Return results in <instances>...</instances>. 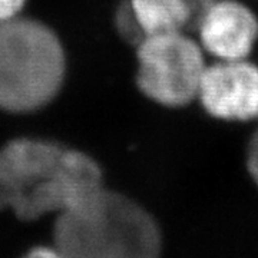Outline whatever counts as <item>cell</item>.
I'll use <instances>...</instances> for the list:
<instances>
[{
    "label": "cell",
    "mask_w": 258,
    "mask_h": 258,
    "mask_svg": "<svg viewBox=\"0 0 258 258\" xmlns=\"http://www.w3.org/2000/svg\"><path fill=\"white\" fill-rule=\"evenodd\" d=\"M23 258H64L63 254L53 247H35L28 251Z\"/></svg>",
    "instance_id": "11"
},
{
    "label": "cell",
    "mask_w": 258,
    "mask_h": 258,
    "mask_svg": "<svg viewBox=\"0 0 258 258\" xmlns=\"http://www.w3.org/2000/svg\"><path fill=\"white\" fill-rule=\"evenodd\" d=\"M135 56L137 86L148 101L171 111L197 102L210 59L189 30L142 37Z\"/></svg>",
    "instance_id": "4"
},
{
    "label": "cell",
    "mask_w": 258,
    "mask_h": 258,
    "mask_svg": "<svg viewBox=\"0 0 258 258\" xmlns=\"http://www.w3.org/2000/svg\"><path fill=\"white\" fill-rule=\"evenodd\" d=\"M245 169L252 182L258 186V120L245 148Z\"/></svg>",
    "instance_id": "9"
},
{
    "label": "cell",
    "mask_w": 258,
    "mask_h": 258,
    "mask_svg": "<svg viewBox=\"0 0 258 258\" xmlns=\"http://www.w3.org/2000/svg\"><path fill=\"white\" fill-rule=\"evenodd\" d=\"M105 188L99 164L52 141L19 138L0 148V211L35 221L81 205Z\"/></svg>",
    "instance_id": "1"
},
{
    "label": "cell",
    "mask_w": 258,
    "mask_h": 258,
    "mask_svg": "<svg viewBox=\"0 0 258 258\" xmlns=\"http://www.w3.org/2000/svg\"><path fill=\"white\" fill-rule=\"evenodd\" d=\"M115 26L120 36L123 37L128 43L135 47L138 45V42L142 39V33L139 30L138 25L135 22V18L132 15V12L129 9L128 2L125 0L123 3H120L115 13Z\"/></svg>",
    "instance_id": "8"
},
{
    "label": "cell",
    "mask_w": 258,
    "mask_h": 258,
    "mask_svg": "<svg viewBox=\"0 0 258 258\" xmlns=\"http://www.w3.org/2000/svg\"><path fill=\"white\" fill-rule=\"evenodd\" d=\"M205 115L224 123L258 120V63L248 59L208 60L197 102Z\"/></svg>",
    "instance_id": "5"
},
{
    "label": "cell",
    "mask_w": 258,
    "mask_h": 258,
    "mask_svg": "<svg viewBox=\"0 0 258 258\" xmlns=\"http://www.w3.org/2000/svg\"><path fill=\"white\" fill-rule=\"evenodd\" d=\"M192 29L210 60L248 59L258 46V15L242 0H212Z\"/></svg>",
    "instance_id": "6"
},
{
    "label": "cell",
    "mask_w": 258,
    "mask_h": 258,
    "mask_svg": "<svg viewBox=\"0 0 258 258\" xmlns=\"http://www.w3.org/2000/svg\"><path fill=\"white\" fill-rule=\"evenodd\" d=\"M142 37L189 30L194 13L188 0H126Z\"/></svg>",
    "instance_id": "7"
},
{
    "label": "cell",
    "mask_w": 258,
    "mask_h": 258,
    "mask_svg": "<svg viewBox=\"0 0 258 258\" xmlns=\"http://www.w3.org/2000/svg\"><path fill=\"white\" fill-rule=\"evenodd\" d=\"M26 0H0V22L20 16Z\"/></svg>",
    "instance_id": "10"
},
{
    "label": "cell",
    "mask_w": 258,
    "mask_h": 258,
    "mask_svg": "<svg viewBox=\"0 0 258 258\" xmlns=\"http://www.w3.org/2000/svg\"><path fill=\"white\" fill-rule=\"evenodd\" d=\"M53 241L64 258H159L162 249L149 211L108 188L56 215Z\"/></svg>",
    "instance_id": "2"
},
{
    "label": "cell",
    "mask_w": 258,
    "mask_h": 258,
    "mask_svg": "<svg viewBox=\"0 0 258 258\" xmlns=\"http://www.w3.org/2000/svg\"><path fill=\"white\" fill-rule=\"evenodd\" d=\"M64 72L63 46L49 26L22 16L0 22V109L22 113L46 106Z\"/></svg>",
    "instance_id": "3"
},
{
    "label": "cell",
    "mask_w": 258,
    "mask_h": 258,
    "mask_svg": "<svg viewBox=\"0 0 258 258\" xmlns=\"http://www.w3.org/2000/svg\"><path fill=\"white\" fill-rule=\"evenodd\" d=\"M188 2H189V6H191V9H192L194 20H195V18L198 16V13H200L210 2H212V0H188Z\"/></svg>",
    "instance_id": "12"
}]
</instances>
